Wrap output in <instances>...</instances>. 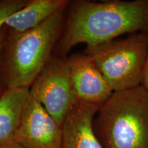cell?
<instances>
[{"mask_svg":"<svg viewBox=\"0 0 148 148\" xmlns=\"http://www.w3.org/2000/svg\"><path fill=\"white\" fill-rule=\"evenodd\" d=\"M99 106L77 102L72 107L62 125L61 148H104L93 128Z\"/></svg>","mask_w":148,"mask_h":148,"instance_id":"8","label":"cell"},{"mask_svg":"<svg viewBox=\"0 0 148 148\" xmlns=\"http://www.w3.org/2000/svg\"><path fill=\"white\" fill-rule=\"evenodd\" d=\"M93 128L104 148H148V91L141 85L113 92L99 107Z\"/></svg>","mask_w":148,"mask_h":148,"instance_id":"3","label":"cell"},{"mask_svg":"<svg viewBox=\"0 0 148 148\" xmlns=\"http://www.w3.org/2000/svg\"><path fill=\"white\" fill-rule=\"evenodd\" d=\"M3 38H4V32L3 31L0 32V54H1V50H2V47H3V44H4V41H3Z\"/></svg>","mask_w":148,"mask_h":148,"instance_id":"13","label":"cell"},{"mask_svg":"<svg viewBox=\"0 0 148 148\" xmlns=\"http://www.w3.org/2000/svg\"><path fill=\"white\" fill-rule=\"evenodd\" d=\"M140 85H141L142 86H143V87L148 91V53L147 57H146L145 64H144Z\"/></svg>","mask_w":148,"mask_h":148,"instance_id":"12","label":"cell"},{"mask_svg":"<svg viewBox=\"0 0 148 148\" xmlns=\"http://www.w3.org/2000/svg\"><path fill=\"white\" fill-rule=\"evenodd\" d=\"M66 9L35 28L23 32L10 30L2 68L6 88H30L53 56L64 29Z\"/></svg>","mask_w":148,"mask_h":148,"instance_id":"2","label":"cell"},{"mask_svg":"<svg viewBox=\"0 0 148 148\" xmlns=\"http://www.w3.org/2000/svg\"><path fill=\"white\" fill-rule=\"evenodd\" d=\"M56 56L66 58L78 44L92 47L123 34H148V0L70 2Z\"/></svg>","mask_w":148,"mask_h":148,"instance_id":"1","label":"cell"},{"mask_svg":"<svg viewBox=\"0 0 148 148\" xmlns=\"http://www.w3.org/2000/svg\"><path fill=\"white\" fill-rule=\"evenodd\" d=\"M84 53L93 60L113 92L130 89L140 85L148 53V34L134 33L86 47Z\"/></svg>","mask_w":148,"mask_h":148,"instance_id":"4","label":"cell"},{"mask_svg":"<svg viewBox=\"0 0 148 148\" xmlns=\"http://www.w3.org/2000/svg\"><path fill=\"white\" fill-rule=\"evenodd\" d=\"M69 3L68 0H29L23 8L5 20L4 26L12 32H25L38 27Z\"/></svg>","mask_w":148,"mask_h":148,"instance_id":"10","label":"cell"},{"mask_svg":"<svg viewBox=\"0 0 148 148\" xmlns=\"http://www.w3.org/2000/svg\"><path fill=\"white\" fill-rule=\"evenodd\" d=\"M27 0H2L0 1V32L5 20L14 12L23 8Z\"/></svg>","mask_w":148,"mask_h":148,"instance_id":"11","label":"cell"},{"mask_svg":"<svg viewBox=\"0 0 148 148\" xmlns=\"http://www.w3.org/2000/svg\"><path fill=\"white\" fill-rule=\"evenodd\" d=\"M72 87L77 101L100 107L113 92L93 60L84 53L66 57Z\"/></svg>","mask_w":148,"mask_h":148,"instance_id":"7","label":"cell"},{"mask_svg":"<svg viewBox=\"0 0 148 148\" xmlns=\"http://www.w3.org/2000/svg\"><path fill=\"white\" fill-rule=\"evenodd\" d=\"M21 148H61L62 127L29 92L16 136Z\"/></svg>","mask_w":148,"mask_h":148,"instance_id":"6","label":"cell"},{"mask_svg":"<svg viewBox=\"0 0 148 148\" xmlns=\"http://www.w3.org/2000/svg\"><path fill=\"white\" fill-rule=\"evenodd\" d=\"M29 92L62 127L66 114L77 102L66 58L53 56L30 86Z\"/></svg>","mask_w":148,"mask_h":148,"instance_id":"5","label":"cell"},{"mask_svg":"<svg viewBox=\"0 0 148 148\" xmlns=\"http://www.w3.org/2000/svg\"><path fill=\"white\" fill-rule=\"evenodd\" d=\"M29 88H6L0 95V148H21L16 136Z\"/></svg>","mask_w":148,"mask_h":148,"instance_id":"9","label":"cell"}]
</instances>
